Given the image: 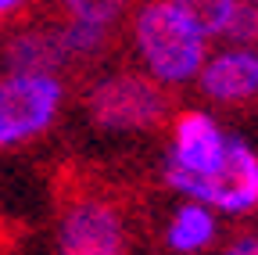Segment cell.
<instances>
[{"mask_svg": "<svg viewBox=\"0 0 258 255\" xmlns=\"http://www.w3.org/2000/svg\"><path fill=\"white\" fill-rule=\"evenodd\" d=\"M222 147H226V137L205 112H183L176 119L169 162L186 173H205L222 158Z\"/></svg>", "mask_w": 258, "mask_h": 255, "instance_id": "cell-8", "label": "cell"}, {"mask_svg": "<svg viewBox=\"0 0 258 255\" xmlns=\"http://www.w3.org/2000/svg\"><path fill=\"white\" fill-rule=\"evenodd\" d=\"M86 115L97 130H111V133L154 130L169 115V97L154 79L118 72L86 90Z\"/></svg>", "mask_w": 258, "mask_h": 255, "instance_id": "cell-4", "label": "cell"}, {"mask_svg": "<svg viewBox=\"0 0 258 255\" xmlns=\"http://www.w3.org/2000/svg\"><path fill=\"white\" fill-rule=\"evenodd\" d=\"M222 255H258V237H244V241L230 244Z\"/></svg>", "mask_w": 258, "mask_h": 255, "instance_id": "cell-13", "label": "cell"}, {"mask_svg": "<svg viewBox=\"0 0 258 255\" xmlns=\"http://www.w3.org/2000/svg\"><path fill=\"white\" fill-rule=\"evenodd\" d=\"M133 36L144 65L161 83H186L205 65V36L172 0H147L133 22Z\"/></svg>", "mask_w": 258, "mask_h": 255, "instance_id": "cell-2", "label": "cell"}, {"mask_svg": "<svg viewBox=\"0 0 258 255\" xmlns=\"http://www.w3.org/2000/svg\"><path fill=\"white\" fill-rule=\"evenodd\" d=\"M29 15H32V4H29V8H25L22 15H11V18H0V40H4V33H8V29H11L15 22H22V18H29Z\"/></svg>", "mask_w": 258, "mask_h": 255, "instance_id": "cell-15", "label": "cell"}, {"mask_svg": "<svg viewBox=\"0 0 258 255\" xmlns=\"http://www.w3.org/2000/svg\"><path fill=\"white\" fill-rule=\"evenodd\" d=\"M29 8V0H0V18H11V15H22Z\"/></svg>", "mask_w": 258, "mask_h": 255, "instance_id": "cell-14", "label": "cell"}, {"mask_svg": "<svg viewBox=\"0 0 258 255\" xmlns=\"http://www.w3.org/2000/svg\"><path fill=\"white\" fill-rule=\"evenodd\" d=\"M57 255H129V223L118 198L90 169L64 162L50 180Z\"/></svg>", "mask_w": 258, "mask_h": 255, "instance_id": "cell-1", "label": "cell"}, {"mask_svg": "<svg viewBox=\"0 0 258 255\" xmlns=\"http://www.w3.org/2000/svg\"><path fill=\"white\" fill-rule=\"evenodd\" d=\"M61 8V15H72V18H86V22H104L111 25L129 0H54Z\"/></svg>", "mask_w": 258, "mask_h": 255, "instance_id": "cell-11", "label": "cell"}, {"mask_svg": "<svg viewBox=\"0 0 258 255\" xmlns=\"http://www.w3.org/2000/svg\"><path fill=\"white\" fill-rule=\"evenodd\" d=\"M254 4H258V0H254Z\"/></svg>", "mask_w": 258, "mask_h": 255, "instance_id": "cell-16", "label": "cell"}, {"mask_svg": "<svg viewBox=\"0 0 258 255\" xmlns=\"http://www.w3.org/2000/svg\"><path fill=\"white\" fill-rule=\"evenodd\" d=\"M215 237V216L205 201H190L169 219V248L172 251H201Z\"/></svg>", "mask_w": 258, "mask_h": 255, "instance_id": "cell-9", "label": "cell"}, {"mask_svg": "<svg viewBox=\"0 0 258 255\" xmlns=\"http://www.w3.org/2000/svg\"><path fill=\"white\" fill-rule=\"evenodd\" d=\"M165 180L179 194L222 212H251L258 205V155L240 137H226L222 158L205 173H186L165 162Z\"/></svg>", "mask_w": 258, "mask_h": 255, "instance_id": "cell-3", "label": "cell"}, {"mask_svg": "<svg viewBox=\"0 0 258 255\" xmlns=\"http://www.w3.org/2000/svg\"><path fill=\"white\" fill-rule=\"evenodd\" d=\"M4 65H8V72H18V76L61 79V76L76 72L69 50H64V43L57 36V25L43 22L40 15L15 22L4 33Z\"/></svg>", "mask_w": 258, "mask_h": 255, "instance_id": "cell-6", "label": "cell"}, {"mask_svg": "<svg viewBox=\"0 0 258 255\" xmlns=\"http://www.w3.org/2000/svg\"><path fill=\"white\" fill-rule=\"evenodd\" d=\"M64 86L54 76H18L0 79V151L40 137L54 122Z\"/></svg>", "mask_w": 258, "mask_h": 255, "instance_id": "cell-5", "label": "cell"}, {"mask_svg": "<svg viewBox=\"0 0 258 255\" xmlns=\"http://www.w3.org/2000/svg\"><path fill=\"white\" fill-rule=\"evenodd\" d=\"M172 4L208 40V36H222V29H226V22H230L237 0H172Z\"/></svg>", "mask_w": 258, "mask_h": 255, "instance_id": "cell-10", "label": "cell"}, {"mask_svg": "<svg viewBox=\"0 0 258 255\" xmlns=\"http://www.w3.org/2000/svg\"><path fill=\"white\" fill-rule=\"evenodd\" d=\"M222 36H230L237 43L258 40V4H254V0H237V8H233L230 22H226Z\"/></svg>", "mask_w": 258, "mask_h": 255, "instance_id": "cell-12", "label": "cell"}, {"mask_svg": "<svg viewBox=\"0 0 258 255\" xmlns=\"http://www.w3.org/2000/svg\"><path fill=\"white\" fill-rule=\"evenodd\" d=\"M198 83H201V93H208L212 101H222V105L247 101L258 93V54L244 47L222 50L201 65Z\"/></svg>", "mask_w": 258, "mask_h": 255, "instance_id": "cell-7", "label": "cell"}]
</instances>
